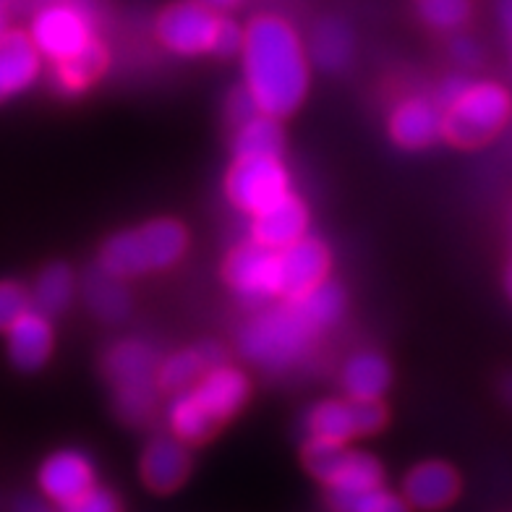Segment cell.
Listing matches in <instances>:
<instances>
[{
    "label": "cell",
    "instance_id": "cell-1",
    "mask_svg": "<svg viewBox=\"0 0 512 512\" xmlns=\"http://www.w3.org/2000/svg\"><path fill=\"white\" fill-rule=\"evenodd\" d=\"M246 89L259 113L283 118L304 102L309 66L296 32L275 16H259L243 32Z\"/></svg>",
    "mask_w": 512,
    "mask_h": 512
},
{
    "label": "cell",
    "instance_id": "cell-2",
    "mask_svg": "<svg viewBox=\"0 0 512 512\" xmlns=\"http://www.w3.org/2000/svg\"><path fill=\"white\" fill-rule=\"evenodd\" d=\"M322 330L327 327L311 314L304 298L288 296L283 304L264 309L243 327L238 348L262 369L283 371L311 351Z\"/></svg>",
    "mask_w": 512,
    "mask_h": 512
},
{
    "label": "cell",
    "instance_id": "cell-3",
    "mask_svg": "<svg viewBox=\"0 0 512 512\" xmlns=\"http://www.w3.org/2000/svg\"><path fill=\"white\" fill-rule=\"evenodd\" d=\"M189 233L176 220H152L142 228L123 230L102 246L100 267L115 277H136L168 270L186 254Z\"/></svg>",
    "mask_w": 512,
    "mask_h": 512
},
{
    "label": "cell",
    "instance_id": "cell-4",
    "mask_svg": "<svg viewBox=\"0 0 512 512\" xmlns=\"http://www.w3.org/2000/svg\"><path fill=\"white\" fill-rule=\"evenodd\" d=\"M157 353L142 340H123L105 356V374L115 390V411L126 424H144L157 403Z\"/></svg>",
    "mask_w": 512,
    "mask_h": 512
},
{
    "label": "cell",
    "instance_id": "cell-5",
    "mask_svg": "<svg viewBox=\"0 0 512 512\" xmlns=\"http://www.w3.org/2000/svg\"><path fill=\"white\" fill-rule=\"evenodd\" d=\"M510 115V95L492 81H471L463 95L442 110L445 139L455 147L489 142Z\"/></svg>",
    "mask_w": 512,
    "mask_h": 512
},
{
    "label": "cell",
    "instance_id": "cell-6",
    "mask_svg": "<svg viewBox=\"0 0 512 512\" xmlns=\"http://www.w3.org/2000/svg\"><path fill=\"white\" fill-rule=\"evenodd\" d=\"M230 202L246 215H256L259 209L270 207L280 196L290 191L288 170L280 157H238L228 173Z\"/></svg>",
    "mask_w": 512,
    "mask_h": 512
},
{
    "label": "cell",
    "instance_id": "cell-7",
    "mask_svg": "<svg viewBox=\"0 0 512 512\" xmlns=\"http://www.w3.org/2000/svg\"><path fill=\"white\" fill-rule=\"evenodd\" d=\"M220 16L204 0H181L162 11L157 37L165 48L181 55L212 53Z\"/></svg>",
    "mask_w": 512,
    "mask_h": 512
},
{
    "label": "cell",
    "instance_id": "cell-8",
    "mask_svg": "<svg viewBox=\"0 0 512 512\" xmlns=\"http://www.w3.org/2000/svg\"><path fill=\"white\" fill-rule=\"evenodd\" d=\"M225 280L243 301L262 304L280 296V272H277V251L262 243H243L225 262Z\"/></svg>",
    "mask_w": 512,
    "mask_h": 512
},
{
    "label": "cell",
    "instance_id": "cell-9",
    "mask_svg": "<svg viewBox=\"0 0 512 512\" xmlns=\"http://www.w3.org/2000/svg\"><path fill=\"white\" fill-rule=\"evenodd\" d=\"M277 272H280V296H298L327 277L330 251L319 238L304 233L283 249H277Z\"/></svg>",
    "mask_w": 512,
    "mask_h": 512
},
{
    "label": "cell",
    "instance_id": "cell-10",
    "mask_svg": "<svg viewBox=\"0 0 512 512\" xmlns=\"http://www.w3.org/2000/svg\"><path fill=\"white\" fill-rule=\"evenodd\" d=\"M89 40H92V34H89L87 19L76 8H48V11H42L37 16V21H34V48L48 55V58H53V61H63L68 55H74Z\"/></svg>",
    "mask_w": 512,
    "mask_h": 512
},
{
    "label": "cell",
    "instance_id": "cell-11",
    "mask_svg": "<svg viewBox=\"0 0 512 512\" xmlns=\"http://www.w3.org/2000/svg\"><path fill=\"white\" fill-rule=\"evenodd\" d=\"M194 392V398L199 400L204 411L215 418L217 424L223 426L228 418L236 416L241 411V405L249 400V379L246 374L233 366L217 364L209 371H204L199 382L189 387Z\"/></svg>",
    "mask_w": 512,
    "mask_h": 512
},
{
    "label": "cell",
    "instance_id": "cell-12",
    "mask_svg": "<svg viewBox=\"0 0 512 512\" xmlns=\"http://www.w3.org/2000/svg\"><path fill=\"white\" fill-rule=\"evenodd\" d=\"M251 217H254L251 241L262 243V246L275 251L304 236L306 228H309V209L290 191Z\"/></svg>",
    "mask_w": 512,
    "mask_h": 512
},
{
    "label": "cell",
    "instance_id": "cell-13",
    "mask_svg": "<svg viewBox=\"0 0 512 512\" xmlns=\"http://www.w3.org/2000/svg\"><path fill=\"white\" fill-rule=\"evenodd\" d=\"M8 335V356L16 369L37 371L45 366L53 351V330H50L48 317L37 309L24 311L11 327Z\"/></svg>",
    "mask_w": 512,
    "mask_h": 512
},
{
    "label": "cell",
    "instance_id": "cell-14",
    "mask_svg": "<svg viewBox=\"0 0 512 512\" xmlns=\"http://www.w3.org/2000/svg\"><path fill=\"white\" fill-rule=\"evenodd\" d=\"M392 139L405 149H421L439 142L445 136L442 128V108L432 100H405L400 102L390 118Z\"/></svg>",
    "mask_w": 512,
    "mask_h": 512
},
{
    "label": "cell",
    "instance_id": "cell-15",
    "mask_svg": "<svg viewBox=\"0 0 512 512\" xmlns=\"http://www.w3.org/2000/svg\"><path fill=\"white\" fill-rule=\"evenodd\" d=\"M189 465V452L176 434L173 437H155L144 450L142 479L152 492H173L189 476Z\"/></svg>",
    "mask_w": 512,
    "mask_h": 512
},
{
    "label": "cell",
    "instance_id": "cell-16",
    "mask_svg": "<svg viewBox=\"0 0 512 512\" xmlns=\"http://www.w3.org/2000/svg\"><path fill=\"white\" fill-rule=\"evenodd\" d=\"M92 484H95L92 463L84 455H79V452H58L50 460H45L40 471L42 492L61 507H66L81 492H87Z\"/></svg>",
    "mask_w": 512,
    "mask_h": 512
},
{
    "label": "cell",
    "instance_id": "cell-17",
    "mask_svg": "<svg viewBox=\"0 0 512 512\" xmlns=\"http://www.w3.org/2000/svg\"><path fill=\"white\" fill-rule=\"evenodd\" d=\"M40 74V50L21 32H0V102L27 89Z\"/></svg>",
    "mask_w": 512,
    "mask_h": 512
},
{
    "label": "cell",
    "instance_id": "cell-18",
    "mask_svg": "<svg viewBox=\"0 0 512 512\" xmlns=\"http://www.w3.org/2000/svg\"><path fill=\"white\" fill-rule=\"evenodd\" d=\"M460 479L452 471V465L429 460V463L416 465L408 479H405V497L408 502L424 510H437V507L450 505L458 497Z\"/></svg>",
    "mask_w": 512,
    "mask_h": 512
},
{
    "label": "cell",
    "instance_id": "cell-19",
    "mask_svg": "<svg viewBox=\"0 0 512 512\" xmlns=\"http://www.w3.org/2000/svg\"><path fill=\"white\" fill-rule=\"evenodd\" d=\"M374 486H382V465L371 455L364 452H345V458L340 460V465L332 473V479L327 481V502L335 510H345V505L351 502L356 494L366 492V489H374Z\"/></svg>",
    "mask_w": 512,
    "mask_h": 512
},
{
    "label": "cell",
    "instance_id": "cell-20",
    "mask_svg": "<svg viewBox=\"0 0 512 512\" xmlns=\"http://www.w3.org/2000/svg\"><path fill=\"white\" fill-rule=\"evenodd\" d=\"M217 364H223V351L217 345H202V348H194V351H181L157 366V387L165 392L189 390L199 382L204 371Z\"/></svg>",
    "mask_w": 512,
    "mask_h": 512
},
{
    "label": "cell",
    "instance_id": "cell-21",
    "mask_svg": "<svg viewBox=\"0 0 512 512\" xmlns=\"http://www.w3.org/2000/svg\"><path fill=\"white\" fill-rule=\"evenodd\" d=\"M390 366L379 353L364 351L353 356L343 369V387L348 398L379 400L390 387Z\"/></svg>",
    "mask_w": 512,
    "mask_h": 512
},
{
    "label": "cell",
    "instance_id": "cell-22",
    "mask_svg": "<svg viewBox=\"0 0 512 512\" xmlns=\"http://www.w3.org/2000/svg\"><path fill=\"white\" fill-rule=\"evenodd\" d=\"M84 298H87L89 309L95 311L102 322H121L131 309V298H128L126 285L121 283V277H115L113 272L92 270L84 280Z\"/></svg>",
    "mask_w": 512,
    "mask_h": 512
},
{
    "label": "cell",
    "instance_id": "cell-23",
    "mask_svg": "<svg viewBox=\"0 0 512 512\" xmlns=\"http://www.w3.org/2000/svg\"><path fill=\"white\" fill-rule=\"evenodd\" d=\"M306 432L309 437L332 439V442H348L358 437V408L356 400H327L311 408L306 416Z\"/></svg>",
    "mask_w": 512,
    "mask_h": 512
},
{
    "label": "cell",
    "instance_id": "cell-24",
    "mask_svg": "<svg viewBox=\"0 0 512 512\" xmlns=\"http://www.w3.org/2000/svg\"><path fill=\"white\" fill-rule=\"evenodd\" d=\"M285 136L275 115L256 113L238 126L233 152L236 157H283Z\"/></svg>",
    "mask_w": 512,
    "mask_h": 512
},
{
    "label": "cell",
    "instance_id": "cell-25",
    "mask_svg": "<svg viewBox=\"0 0 512 512\" xmlns=\"http://www.w3.org/2000/svg\"><path fill=\"white\" fill-rule=\"evenodd\" d=\"M108 66V53L97 40H89L81 50L74 55H68L63 61H55V84L63 92H81L87 89L97 76Z\"/></svg>",
    "mask_w": 512,
    "mask_h": 512
},
{
    "label": "cell",
    "instance_id": "cell-26",
    "mask_svg": "<svg viewBox=\"0 0 512 512\" xmlns=\"http://www.w3.org/2000/svg\"><path fill=\"white\" fill-rule=\"evenodd\" d=\"M168 421L173 434L181 442H189V445H199V442L209 439L220 429V424L204 411L191 390L176 392V398L170 400Z\"/></svg>",
    "mask_w": 512,
    "mask_h": 512
},
{
    "label": "cell",
    "instance_id": "cell-27",
    "mask_svg": "<svg viewBox=\"0 0 512 512\" xmlns=\"http://www.w3.org/2000/svg\"><path fill=\"white\" fill-rule=\"evenodd\" d=\"M311 55L324 71H343L353 58L351 29L337 19L319 21L311 34Z\"/></svg>",
    "mask_w": 512,
    "mask_h": 512
},
{
    "label": "cell",
    "instance_id": "cell-28",
    "mask_svg": "<svg viewBox=\"0 0 512 512\" xmlns=\"http://www.w3.org/2000/svg\"><path fill=\"white\" fill-rule=\"evenodd\" d=\"M74 296V275L66 264H50L40 272L37 283H34L32 293V309H37L45 317H55L61 314Z\"/></svg>",
    "mask_w": 512,
    "mask_h": 512
},
{
    "label": "cell",
    "instance_id": "cell-29",
    "mask_svg": "<svg viewBox=\"0 0 512 512\" xmlns=\"http://www.w3.org/2000/svg\"><path fill=\"white\" fill-rule=\"evenodd\" d=\"M345 447L343 442H332V439H322V437H311L304 447V460L306 468H309L319 481L332 479V473L340 465V460L345 458Z\"/></svg>",
    "mask_w": 512,
    "mask_h": 512
},
{
    "label": "cell",
    "instance_id": "cell-30",
    "mask_svg": "<svg viewBox=\"0 0 512 512\" xmlns=\"http://www.w3.org/2000/svg\"><path fill=\"white\" fill-rule=\"evenodd\" d=\"M418 8L434 29H455L471 14V0H418Z\"/></svg>",
    "mask_w": 512,
    "mask_h": 512
},
{
    "label": "cell",
    "instance_id": "cell-31",
    "mask_svg": "<svg viewBox=\"0 0 512 512\" xmlns=\"http://www.w3.org/2000/svg\"><path fill=\"white\" fill-rule=\"evenodd\" d=\"M29 309H32V298L27 290L14 280H3L0 283V332H6Z\"/></svg>",
    "mask_w": 512,
    "mask_h": 512
},
{
    "label": "cell",
    "instance_id": "cell-32",
    "mask_svg": "<svg viewBox=\"0 0 512 512\" xmlns=\"http://www.w3.org/2000/svg\"><path fill=\"white\" fill-rule=\"evenodd\" d=\"M403 510V502H400L395 494L384 492L382 486H374V489H366V492L356 494V497L345 505V512H398Z\"/></svg>",
    "mask_w": 512,
    "mask_h": 512
},
{
    "label": "cell",
    "instance_id": "cell-33",
    "mask_svg": "<svg viewBox=\"0 0 512 512\" xmlns=\"http://www.w3.org/2000/svg\"><path fill=\"white\" fill-rule=\"evenodd\" d=\"M121 507V502L108 492V489H100V486H89L87 492H81L79 497L71 499L63 510L71 512H115Z\"/></svg>",
    "mask_w": 512,
    "mask_h": 512
},
{
    "label": "cell",
    "instance_id": "cell-34",
    "mask_svg": "<svg viewBox=\"0 0 512 512\" xmlns=\"http://www.w3.org/2000/svg\"><path fill=\"white\" fill-rule=\"evenodd\" d=\"M243 48V32L238 29L236 21L220 19L215 34V45H212V53L223 55V58H230V55L241 53Z\"/></svg>",
    "mask_w": 512,
    "mask_h": 512
},
{
    "label": "cell",
    "instance_id": "cell-35",
    "mask_svg": "<svg viewBox=\"0 0 512 512\" xmlns=\"http://www.w3.org/2000/svg\"><path fill=\"white\" fill-rule=\"evenodd\" d=\"M228 113H230V121L236 123V126H241L243 121H249V118H254L256 113H259V108H256L254 97H251V92L246 87L238 89V92H233V97H230L228 102Z\"/></svg>",
    "mask_w": 512,
    "mask_h": 512
},
{
    "label": "cell",
    "instance_id": "cell-36",
    "mask_svg": "<svg viewBox=\"0 0 512 512\" xmlns=\"http://www.w3.org/2000/svg\"><path fill=\"white\" fill-rule=\"evenodd\" d=\"M452 58L463 66H476L481 61V50L479 45L471 40V37H455L452 40Z\"/></svg>",
    "mask_w": 512,
    "mask_h": 512
},
{
    "label": "cell",
    "instance_id": "cell-37",
    "mask_svg": "<svg viewBox=\"0 0 512 512\" xmlns=\"http://www.w3.org/2000/svg\"><path fill=\"white\" fill-rule=\"evenodd\" d=\"M468 84H471V79H465V76H450V79H447L445 84L439 87V95H437L439 108L445 110L450 102L458 100V97L465 92V87H468Z\"/></svg>",
    "mask_w": 512,
    "mask_h": 512
},
{
    "label": "cell",
    "instance_id": "cell-38",
    "mask_svg": "<svg viewBox=\"0 0 512 512\" xmlns=\"http://www.w3.org/2000/svg\"><path fill=\"white\" fill-rule=\"evenodd\" d=\"M499 14H502V21L512 29V0H499Z\"/></svg>",
    "mask_w": 512,
    "mask_h": 512
},
{
    "label": "cell",
    "instance_id": "cell-39",
    "mask_svg": "<svg viewBox=\"0 0 512 512\" xmlns=\"http://www.w3.org/2000/svg\"><path fill=\"white\" fill-rule=\"evenodd\" d=\"M204 3H209L212 8H233L236 3H241V0H204Z\"/></svg>",
    "mask_w": 512,
    "mask_h": 512
},
{
    "label": "cell",
    "instance_id": "cell-40",
    "mask_svg": "<svg viewBox=\"0 0 512 512\" xmlns=\"http://www.w3.org/2000/svg\"><path fill=\"white\" fill-rule=\"evenodd\" d=\"M505 398L512 403V377L505 382Z\"/></svg>",
    "mask_w": 512,
    "mask_h": 512
},
{
    "label": "cell",
    "instance_id": "cell-41",
    "mask_svg": "<svg viewBox=\"0 0 512 512\" xmlns=\"http://www.w3.org/2000/svg\"><path fill=\"white\" fill-rule=\"evenodd\" d=\"M507 290H510V296H512V267L510 272H507Z\"/></svg>",
    "mask_w": 512,
    "mask_h": 512
},
{
    "label": "cell",
    "instance_id": "cell-42",
    "mask_svg": "<svg viewBox=\"0 0 512 512\" xmlns=\"http://www.w3.org/2000/svg\"><path fill=\"white\" fill-rule=\"evenodd\" d=\"M0 32H3V14H0Z\"/></svg>",
    "mask_w": 512,
    "mask_h": 512
}]
</instances>
